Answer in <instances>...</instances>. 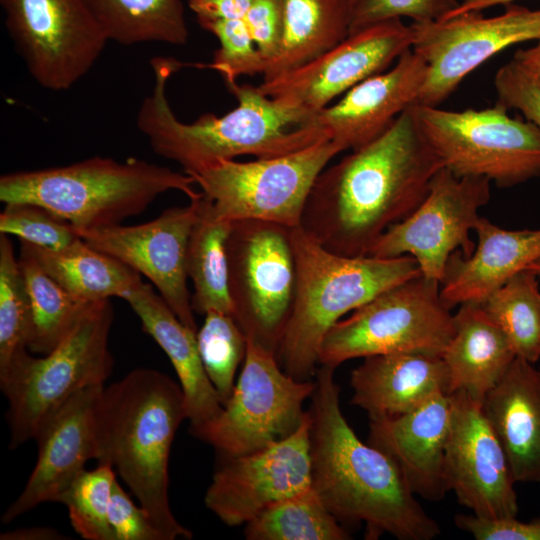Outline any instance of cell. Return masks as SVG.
I'll return each instance as SVG.
<instances>
[{"label":"cell","mask_w":540,"mask_h":540,"mask_svg":"<svg viewBox=\"0 0 540 540\" xmlns=\"http://www.w3.org/2000/svg\"><path fill=\"white\" fill-rule=\"evenodd\" d=\"M442 167L410 106L382 135L319 174L300 227L333 253L365 256L420 205Z\"/></svg>","instance_id":"cell-1"},{"label":"cell","mask_w":540,"mask_h":540,"mask_svg":"<svg viewBox=\"0 0 540 540\" xmlns=\"http://www.w3.org/2000/svg\"><path fill=\"white\" fill-rule=\"evenodd\" d=\"M334 370L316 371L311 396L312 488L339 520L366 524V538L388 533L401 540L440 535L392 459L362 442L346 421Z\"/></svg>","instance_id":"cell-2"},{"label":"cell","mask_w":540,"mask_h":540,"mask_svg":"<svg viewBox=\"0 0 540 540\" xmlns=\"http://www.w3.org/2000/svg\"><path fill=\"white\" fill-rule=\"evenodd\" d=\"M184 64L173 58L151 60L152 92L140 105L136 125L153 151L193 175L220 160L250 155L273 158L328 140L303 110L263 94L257 86L228 85L238 101L230 112L204 114L192 123L180 121L169 105V78Z\"/></svg>","instance_id":"cell-3"},{"label":"cell","mask_w":540,"mask_h":540,"mask_svg":"<svg viewBox=\"0 0 540 540\" xmlns=\"http://www.w3.org/2000/svg\"><path fill=\"white\" fill-rule=\"evenodd\" d=\"M185 419L180 384L152 368H136L104 386L96 406L95 459L113 467L164 540L192 538L168 498L170 451Z\"/></svg>","instance_id":"cell-4"},{"label":"cell","mask_w":540,"mask_h":540,"mask_svg":"<svg viewBox=\"0 0 540 540\" xmlns=\"http://www.w3.org/2000/svg\"><path fill=\"white\" fill-rule=\"evenodd\" d=\"M296 280L293 302L276 351L282 369L311 380L321 343L341 318L384 290L421 275L411 256L376 258L333 253L300 226L291 228Z\"/></svg>","instance_id":"cell-5"},{"label":"cell","mask_w":540,"mask_h":540,"mask_svg":"<svg viewBox=\"0 0 540 540\" xmlns=\"http://www.w3.org/2000/svg\"><path fill=\"white\" fill-rule=\"evenodd\" d=\"M195 184L187 173L155 163L97 156L64 166L3 174L0 201L39 205L80 231L121 224L168 191L196 199L201 192L195 190Z\"/></svg>","instance_id":"cell-6"},{"label":"cell","mask_w":540,"mask_h":540,"mask_svg":"<svg viewBox=\"0 0 540 540\" xmlns=\"http://www.w3.org/2000/svg\"><path fill=\"white\" fill-rule=\"evenodd\" d=\"M113 317L109 299L94 301L51 352L42 357L28 352L0 373L10 449L34 440L42 422L72 395L104 385L114 363L109 349Z\"/></svg>","instance_id":"cell-7"},{"label":"cell","mask_w":540,"mask_h":540,"mask_svg":"<svg viewBox=\"0 0 540 540\" xmlns=\"http://www.w3.org/2000/svg\"><path fill=\"white\" fill-rule=\"evenodd\" d=\"M440 282L422 274L390 287L335 323L325 335L319 364L336 369L355 358L395 353L442 355L454 315Z\"/></svg>","instance_id":"cell-8"},{"label":"cell","mask_w":540,"mask_h":540,"mask_svg":"<svg viewBox=\"0 0 540 540\" xmlns=\"http://www.w3.org/2000/svg\"><path fill=\"white\" fill-rule=\"evenodd\" d=\"M424 139L459 177H485L510 188L540 176V127L496 103L481 110L411 106Z\"/></svg>","instance_id":"cell-9"},{"label":"cell","mask_w":540,"mask_h":540,"mask_svg":"<svg viewBox=\"0 0 540 540\" xmlns=\"http://www.w3.org/2000/svg\"><path fill=\"white\" fill-rule=\"evenodd\" d=\"M340 152L335 142L322 140L279 157L220 160L191 176L220 218L294 228L317 177Z\"/></svg>","instance_id":"cell-10"},{"label":"cell","mask_w":540,"mask_h":540,"mask_svg":"<svg viewBox=\"0 0 540 540\" xmlns=\"http://www.w3.org/2000/svg\"><path fill=\"white\" fill-rule=\"evenodd\" d=\"M291 228L260 220L233 222L226 242L233 317L247 339L276 353L296 280Z\"/></svg>","instance_id":"cell-11"},{"label":"cell","mask_w":540,"mask_h":540,"mask_svg":"<svg viewBox=\"0 0 540 540\" xmlns=\"http://www.w3.org/2000/svg\"><path fill=\"white\" fill-rule=\"evenodd\" d=\"M246 340L243 367L231 396L217 418L192 433L222 456L248 454L293 433L315 388V382L287 374L274 351Z\"/></svg>","instance_id":"cell-12"},{"label":"cell","mask_w":540,"mask_h":540,"mask_svg":"<svg viewBox=\"0 0 540 540\" xmlns=\"http://www.w3.org/2000/svg\"><path fill=\"white\" fill-rule=\"evenodd\" d=\"M0 4L17 53L45 89L71 88L108 43L85 0H0Z\"/></svg>","instance_id":"cell-13"},{"label":"cell","mask_w":540,"mask_h":540,"mask_svg":"<svg viewBox=\"0 0 540 540\" xmlns=\"http://www.w3.org/2000/svg\"><path fill=\"white\" fill-rule=\"evenodd\" d=\"M485 177H459L442 167L433 176L427 195L406 218L389 227L373 244L369 256L413 257L423 276L441 282L449 257L469 256L475 244L470 231L479 210L490 200Z\"/></svg>","instance_id":"cell-14"},{"label":"cell","mask_w":540,"mask_h":540,"mask_svg":"<svg viewBox=\"0 0 540 540\" xmlns=\"http://www.w3.org/2000/svg\"><path fill=\"white\" fill-rule=\"evenodd\" d=\"M494 17L468 12L447 20L413 22L411 49L426 63L427 79L417 104L438 107L460 82L505 48L540 39V9L514 3Z\"/></svg>","instance_id":"cell-15"},{"label":"cell","mask_w":540,"mask_h":540,"mask_svg":"<svg viewBox=\"0 0 540 540\" xmlns=\"http://www.w3.org/2000/svg\"><path fill=\"white\" fill-rule=\"evenodd\" d=\"M311 415L287 437L254 452L224 456L205 506L229 526L246 524L269 506L311 487Z\"/></svg>","instance_id":"cell-16"},{"label":"cell","mask_w":540,"mask_h":540,"mask_svg":"<svg viewBox=\"0 0 540 540\" xmlns=\"http://www.w3.org/2000/svg\"><path fill=\"white\" fill-rule=\"evenodd\" d=\"M411 25L390 19L350 34L315 59L262 81L259 90L310 116L411 49Z\"/></svg>","instance_id":"cell-17"},{"label":"cell","mask_w":540,"mask_h":540,"mask_svg":"<svg viewBox=\"0 0 540 540\" xmlns=\"http://www.w3.org/2000/svg\"><path fill=\"white\" fill-rule=\"evenodd\" d=\"M201 195L185 206L164 210L157 218L138 225L121 224L77 231L94 249L145 276L179 318L197 332L187 286L186 252L200 212Z\"/></svg>","instance_id":"cell-18"},{"label":"cell","mask_w":540,"mask_h":540,"mask_svg":"<svg viewBox=\"0 0 540 540\" xmlns=\"http://www.w3.org/2000/svg\"><path fill=\"white\" fill-rule=\"evenodd\" d=\"M449 395L451 418L445 446L449 490L479 518L516 517L515 482L482 402L461 391Z\"/></svg>","instance_id":"cell-19"},{"label":"cell","mask_w":540,"mask_h":540,"mask_svg":"<svg viewBox=\"0 0 540 540\" xmlns=\"http://www.w3.org/2000/svg\"><path fill=\"white\" fill-rule=\"evenodd\" d=\"M105 385L84 388L51 413L34 440L38 453L20 495L4 511L5 524L45 502H58L85 464L96 458L95 412Z\"/></svg>","instance_id":"cell-20"},{"label":"cell","mask_w":540,"mask_h":540,"mask_svg":"<svg viewBox=\"0 0 540 540\" xmlns=\"http://www.w3.org/2000/svg\"><path fill=\"white\" fill-rule=\"evenodd\" d=\"M427 73L426 63L408 49L393 68L358 83L339 101L313 114L305 125L317 128L342 151L356 150L382 135L418 103Z\"/></svg>","instance_id":"cell-21"},{"label":"cell","mask_w":540,"mask_h":540,"mask_svg":"<svg viewBox=\"0 0 540 540\" xmlns=\"http://www.w3.org/2000/svg\"><path fill=\"white\" fill-rule=\"evenodd\" d=\"M450 418V395L441 394L411 412L370 419L368 443L392 459L415 495L439 501L450 491L445 472Z\"/></svg>","instance_id":"cell-22"},{"label":"cell","mask_w":540,"mask_h":540,"mask_svg":"<svg viewBox=\"0 0 540 540\" xmlns=\"http://www.w3.org/2000/svg\"><path fill=\"white\" fill-rule=\"evenodd\" d=\"M477 244L469 256L455 251L440 282V295L451 309L483 303L494 291L540 258V229H504L480 217Z\"/></svg>","instance_id":"cell-23"},{"label":"cell","mask_w":540,"mask_h":540,"mask_svg":"<svg viewBox=\"0 0 540 540\" xmlns=\"http://www.w3.org/2000/svg\"><path fill=\"white\" fill-rule=\"evenodd\" d=\"M352 404L369 419L411 412L432 398L449 395V374L440 355L395 353L365 357L351 372Z\"/></svg>","instance_id":"cell-24"},{"label":"cell","mask_w":540,"mask_h":540,"mask_svg":"<svg viewBox=\"0 0 540 540\" xmlns=\"http://www.w3.org/2000/svg\"><path fill=\"white\" fill-rule=\"evenodd\" d=\"M482 408L514 482L540 483V368L516 356Z\"/></svg>","instance_id":"cell-25"},{"label":"cell","mask_w":540,"mask_h":540,"mask_svg":"<svg viewBox=\"0 0 540 540\" xmlns=\"http://www.w3.org/2000/svg\"><path fill=\"white\" fill-rule=\"evenodd\" d=\"M142 329L168 356L182 388L193 433L219 416L222 402L204 369L196 331L184 325L154 287L141 281L123 298Z\"/></svg>","instance_id":"cell-26"},{"label":"cell","mask_w":540,"mask_h":540,"mask_svg":"<svg viewBox=\"0 0 540 540\" xmlns=\"http://www.w3.org/2000/svg\"><path fill=\"white\" fill-rule=\"evenodd\" d=\"M441 357L449 374V394L461 391L483 402L516 354L483 306L466 303L454 314V333Z\"/></svg>","instance_id":"cell-27"},{"label":"cell","mask_w":540,"mask_h":540,"mask_svg":"<svg viewBox=\"0 0 540 540\" xmlns=\"http://www.w3.org/2000/svg\"><path fill=\"white\" fill-rule=\"evenodd\" d=\"M279 49L266 62L263 81L293 70L349 36L352 0H281Z\"/></svg>","instance_id":"cell-28"},{"label":"cell","mask_w":540,"mask_h":540,"mask_svg":"<svg viewBox=\"0 0 540 540\" xmlns=\"http://www.w3.org/2000/svg\"><path fill=\"white\" fill-rule=\"evenodd\" d=\"M20 252L32 257L69 293L88 302L111 297L123 299L142 281L138 272L81 238L59 250L20 241Z\"/></svg>","instance_id":"cell-29"},{"label":"cell","mask_w":540,"mask_h":540,"mask_svg":"<svg viewBox=\"0 0 540 540\" xmlns=\"http://www.w3.org/2000/svg\"><path fill=\"white\" fill-rule=\"evenodd\" d=\"M233 222L220 218L203 194L199 217L186 252V271L193 285V311L204 315L216 310L233 316L228 285L226 242Z\"/></svg>","instance_id":"cell-30"},{"label":"cell","mask_w":540,"mask_h":540,"mask_svg":"<svg viewBox=\"0 0 540 540\" xmlns=\"http://www.w3.org/2000/svg\"><path fill=\"white\" fill-rule=\"evenodd\" d=\"M108 41L185 45L189 31L183 0H85Z\"/></svg>","instance_id":"cell-31"},{"label":"cell","mask_w":540,"mask_h":540,"mask_svg":"<svg viewBox=\"0 0 540 540\" xmlns=\"http://www.w3.org/2000/svg\"><path fill=\"white\" fill-rule=\"evenodd\" d=\"M18 260L32 312L28 350L45 355L65 337L92 302L69 293L26 253L20 252Z\"/></svg>","instance_id":"cell-32"},{"label":"cell","mask_w":540,"mask_h":540,"mask_svg":"<svg viewBox=\"0 0 540 540\" xmlns=\"http://www.w3.org/2000/svg\"><path fill=\"white\" fill-rule=\"evenodd\" d=\"M249 540H348L349 533L308 488L281 500L246 523Z\"/></svg>","instance_id":"cell-33"},{"label":"cell","mask_w":540,"mask_h":540,"mask_svg":"<svg viewBox=\"0 0 540 540\" xmlns=\"http://www.w3.org/2000/svg\"><path fill=\"white\" fill-rule=\"evenodd\" d=\"M484 310L508 338L517 357L540 358V290L538 277L524 270L494 291Z\"/></svg>","instance_id":"cell-34"},{"label":"cell","mask_w":540,"mask_h":540,"mask_svg":"<svg viewBox=\"0 0 540 540\" xmlns=\"http://www.w3.org/2000/svg\"><path fill=\"white\" fill-rule=\"evenodd\" d=\"M32 329L30 298L9 235L0 234V373L26 355Z\"/></svg>","instance_id":"cell-35"},{"label":"cell","mask_w":540,"mask_h":540,"mask_svg":"<svg viewBox=\"0 0 540 540\" xmlns=\"http://www.w3.org/2000/svg\"><path fill=\"white\" fill-rule=\"evenodd\" d=\"M196 332L199 354L206 374L224 406L235 386V374L245 358L247 340L234 317L211 310Z\"/></svg>","instance_id":"cell-36"},{"label":"cell","mask_w":540,"mask_h":540,"mask_svg":"<svg viewBox=\"0 0 540 540\" xmlns=\"http://www.w3.org/2000/svg\"><path fill=\"white\" fill-rule=\"evenodd\" d=\"M116 472L109 464L99 463L82 471L59 497L57 503L67 510L75 532L87 540H114L108 520Z\"/></svg>","instance_id":"cell-37"},{"label":"cell","mask_w":540,"mask_h":540,"mask_svg":"<svg viewBox=\"0 0 540 540\" xmlns=\"http://www.w3.org/2000/svg\"><path fill=\"white\" fill-rule=\"evenodd\" d=\"M199 25L219 41L213 60L203 65L218 72L226 85L240 76L263 74L265 59L254 44L243 20H197Z\"/></svg>","instance_id":"cell-38"},{"label":"cell","mask_w":540,"mask_h":540,"mask_svg":"<svg viewBox=\"0 0 540 540\" xmlns=\"http://www.w3.org/2000/svg\"><path fill=\"white\" fill-rule=\"evenodd\" d=\"M0 234L51 250L63 249L80 238L69 222L31 203L5 204L0 213Z\"/></svg>","instance_id":"cell-39"},{"label":"cell","mask_w":540,"mask_h":540,"mask_svg":"<svg viewBox=\"0 0 540 540\" xmlns=\"http://www.w3.org/2000/svg\"><path fill=\"white\" fill-rule=\"evenodd\" d=\"M459 3V0H352L349 35L401 17H409L418 23L441 21Z\"/></svg>","instance_id":"cell-40"},{"label":"cell","mask_w":540,"mask_h":540,"mask_svg":"<svg viewBox=\"0 0 540 540\" xmlns=\"http://www.w3.org/2000/svg\"><path fill=\"white\" fill-rule=\"evenodd\" d=\"M494 85L498 104L519 110L540 127V79L511 60L497 71Z\"/></svg>","instance_id":"cell-41"},{"label":"cell","mask_w":540,"mask_h":540,"mask_svg":"<svg viewBox=\"0 0 540 540\" xmlns=\"http://www.w3.org/2000/svg\"><path fill=\"white\" fill-rule=\"evenodd\" d=\"M108 520L114 540H164L144 508L132 501L118 480L113 485Z\"/></svg>","instance_id":"cell-42"},{"label":"cell","mask_w":540,"mask_h":540,"mask_svg":"<svg viewBox=\"0 0 540 540\" xmlns=\"http://www.w3.org/2000/svg\"><path fill=\"white\" fill-rule=\"evenodd\" d=\"M243 21L266 64L275 56L281 42L283 30L281 0H252Z\"/></svg>","instance_id":"cell-43"},{"label":"cell","mask_w":540,"mask_h":540,"mask_svg":"<svg viewBox=\"0 0 540 540\" xmlns=\"http://www.w3.org/2000/svg\"><path fill=\"white\" fill-rule=\"evenodd\" d=\"M454 522L477 540H540V517L523 522L516 517L491 520L458 514Z\"/></svg>","instance_id":"cell-44"},{"label":"cell","mask_w":540,"mask_h":540,"mask_svg":"<svg viewBox=\"0 0 540 540\" xmlns=\"http://www.w3.org/2000/svg\"><path fill=\"white\" fill-rule=\"evenodd\" d=\"M252 0H187L197 20H243Z\"/></svg>","instance_id":"cell-45"},{"label":"cell","mask_w":540,"mask_h":540,"mask_svg":"<svg viewBox=\"0 0 540 540\" xmlns=\"http://www.w3.org/2000/svg\"><path fill=\"white\" fill-rule=\"evenodd\" d=\"M1 540H61L67 539L54 528L31 527L7 531L0 535Z\"/></svg>","instance_id":"cell-46"},{"label":"cell","mask_w":540,"mask_h":540,"mask_svg":"<svg viewBox=\"0 0 540 540\" xmlns=\"http://www.w3.org/2000/svg\"><path fill=\"white\" fill-rule=\"evenodd\" d=\"M529 73L540 79V39L531 48L519 49L513 57Z\"/></svg>","instance_id":"cell-47"},{"label":"cell","mask_w":540,"mask_h":540,"mask_svg":"<svg viewBox=\"0 0 540 540\" xmlns=\"http://www.w3.org/2000/svg\"><path fill=\"white\" fill-rule=\"evenodd\" d=\"M515 1L517 0H461L458 7L443 20H447L468 12H481L484 9L494 6H506L514 3Z\"/></svg>","instance_id":"cell-48"},{"label":"cell","mask_w":540,"mask_h":540,"mask_svg":"<svg viewBox=\"0 0 540 540\" xmlns=\"http://www.w3.org/2000/svg\"><path fill=\"white\" fill-rule=\"evenodd\" d=\"M525 270L534 274L535 276L539 278L540 277V258L532 262L530 265H528Z\"/></svg>","instance_id":"cell-49"},{"label":"cell","mask_w":540,"mask_h":540,"mask_svg":"<svg viewBox=\"0 0 540 540\" xmlns=\"http://www.w3.org/2000/svg\"><path fill=\"white\" fill-rule=\"evenodd\" d=\"M540 368V367H539Z\"/></svg>","instance_id":"cell-50"}]
</instances>
